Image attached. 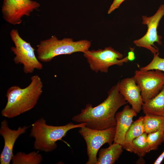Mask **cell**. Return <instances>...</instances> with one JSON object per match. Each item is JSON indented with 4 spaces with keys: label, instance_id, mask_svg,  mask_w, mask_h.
<instances>
[{
    "label": "cell",
    "instance_id": "6",
    "mask_svg": "<svg viewBox=\"0 0 164 164\" xmlns=\"http://www.w3.org/2000/svg\"><path fill=\"white\" fill-rule=\"evenodd\" d=\"M83 55L91 70L96 73H107L110 67L121 66L129 60L127 56L123 58L122 54L111 46L104 49L88 50L83 53Z\"/></svg>",
    "mask_w": 164,
    "mask_h": 164
},
{
    "label": "cell",
    "instance_id": "20",
    "mask_svg": "<svg viewBox=\"0 0 164 164\" xmlns=\"http://www.w3.org/2000/svg\"><path fill=\"white\" fill-rule=\"evenodd\" d=\"M147 140L150 151L156 150L164 142V130H160L147 134Z\"/></svg>",
    "mask_w": 164,
    "mask_h": 164
},
{
    "label": "cell",
    "instance_id": "12",
    "mask_svg": "<svg viewBox=\"0 0 164 164\" xmlns=\"http://www.w3.org/2000/svg\"><path fill=\"white\" fill-rule=\"evenodd\" d=\"M118 90L125 100L137 113L142 109L144 103L141 91L134 76L127 77L118 82Z\"/></svg>",
    "mask_w": 164,
    "mask_h": 164
},
{
    "label": "cell",
    "instance_id": "16",
    "mask_svg": "<svg viewBox=\"0 0 164 164\" xmlns=\"http://www.w3.org/2000/svg\"><path fill=\"white\" fill-rule=\"evenodd\" d=\"M143 119V116H142L133 122L127 132L125 142L122 145L123 149L126 151L130 152L132 141L145 132Z\"/></svg>",
    "mask_w": 164,
    "mask_h": 164
},
{
    "label": "cell",
    "instance_id": "5",
    "mask_svg": "<svg viewBox=\"0 0 164 164\" xmlns=\"http://www.w3.org/2000/svg\"><path fill=\"white\" fill-rule=\"evenodd\" d=\"M10 34L15 45L11 48V51L15 55L14 63L22 64L23 72L27 74L33 73L36 69L42 70L43 64L36 57L35 49L30 43L20 37L17 29L12 30Z\"/></svg>",
    "mask_w": 164,
    "mask_h": 164
},
{
    "label": "cell",
    "instance_id": "9",
    "mask_svg": "<svg viewBox=\"0 0 164 164\" xmlns=\"http://www.w3.org/2000/svg\"><path fill=\"white\" fill-rule=\"evenodd\" d=\"M164 15V5L162 4L152 16H142V23L147 25L148 29L143 37L133 41L134 43L136 46L145 48L153 54L159 52L158 49L154 43L156 42L159 45H162V37L158 35L157 28L159 22Z\"/></svg>",
    "mask_w": 164,
    "mask_h": 164
},
{
    "label": "cell",
    "instance_id": "13",
    "mask_svg": "<svg viewBox=\"0 0 164 164\" xmlns=\"http://www.w3.org/2000/svg\"><path fill=\"white\" fill-rule=\"evenodd\" d=\"M136 112L129 105H125L122 110L115 114L116 131L114 142L122 146L124 144L126 134L132 123L133 119L136 116Z\"/></svg>",
    "mask_w": 164,
    "mask_h": 164
},
{
    "label": "cell",
    "instance_id": "14",
    "mask_svg": "<svg viewBox=\"0 0 164 164\" xmlns=\"http://www.w3.org/2000/svg\"><path fill=\"white\" fill-rule=\"evenodd\" d=\"M122 146L114 143L106 148H101L98 152L96 164H114L123 152Z\"/></svg>",
    "mask_w": 164,
    "mask_h": 164
},
{
    "label": "cell",
    "instance_id": "18",
    "mask_svg": "<svg viewBox=\"0 0 164 164\" xmlns=\"http://www.w3.org/2000/svg\"><path fill=\"white\" fill-rule=\"evenodd\" d=\"M143 122L145 132L147 134L164 130V116L145 114Z\"/></svg>",
    "mask_w": 164,
    "mask_h": 164
},
{
    "label": "cell",
    "instance_id": "11",
    "mask_svg": "<svg viewBox=\"0 0 164 164\" xmlns=\"http://www.w3.org/2000/svg\"><path fill=\"white\" fill-rule=\"evenodd\" d=\"M29 126L19 127L16 130H12L8 125L7 121L4 119L1 122L0 134L3 137L4 146L0 155L1 164H9L14 155L13 149L15 143L21 135L25 133Z\"/></svg>",
    "mask_w": 164,
    "mask_h": 164
},
{
    "label": "cell",
    "instance_id": "10",
    "mask_svg": "<svg viewBox=\"0 0 164 164\" xmlns=\"http://www.w3.org/2000/svg\"><path fill=\"white\" fill-rule=\"evenodd\" d=\"M40 6L39 3L32 0H4L2 12L6 21L12 25H19L21 23L23 16H29Z\"/></svg>",
    "mask_w": 164,
    "mask_h": 164
},
{
    "label": "cell",
    "instance_id": "3",
    "mask_svg": "<svg viewBox=\"0 0 164 164\" xmlns=\"http://www.w3.org/2000/svg\"><path fill=\"white\" fill-rule=\"evenodd\" d=\"M85 126V123L74 124L72 122L62 126L49 125L44 119L41 118L32 124L29 135L35 138L33 147L35 149L50 152L56 148V142L65 137L69 131Z\"/></svg>",
    "mask_w": 164,
    "mask_h": 164
},
{
    "label": "cell",
    "instance_id": "21",
    "mask_svg": "<svg viewBox=\"0 0 164 164\" xmlns=\"http://www.w3.org/2000/svg\"><path fill=\"white\" fill-rule=\"evenodd\" d=\"M159 52L153 54L151 61L146 66L140 68V69L146 70H158L164 72V58L159 57Z\"/></svg>",
    "mask_w": 164,
    "mask_h": 164
},
{
    "label": "cell",
    "instance_id": "17",
    "mask_svg": "<svg viewBox=\"0 0 164 164\" xmlns=\"http://www.w3.org/2000/svg\"><path fill=\"white\" fill-rule=\"evenodd\" d=\"M41 154L33 151L28 154L19 152L14 155L12 159L13 164H39L43 160Z\"/></svg>",
    "mask_w": 164,
    "mask_h": 164
},
{
    "label": "cell",
    "instance_id": "23",
    "mask_svg": "<svg viewBox=\"0 0 164 164\" xmlns=\"http://www.w3.org/2000/svg\"><path fill=\"white\" fill-rule=\"evenodd\" d=\"M130 51L128 53L127 56L129 60L132 61L135 59L134 48H130Z\"/></svg>",
    "mask_w": 164,
    "mask_h": 164
},
{
    "label": "cell",
    "instance_id": "1",
    "mask_svg": "<svg viewBox=\"0 0 164 164\" xmlns=\"http://www.w3.org/2000/svg\"><path fill=\"white\" fill-rule=\"evenodd\" d=\"M118 82L108 92L106 98L101 103L93 107L87 104L81 112L72 118L78 123H85L86 126L97 130H103L116 125L115 114L121 107L128 102L118 90Z\"/></svg>",
    "mask_w": 164,
    "mask_h": 164
},
{
    "label": "cell",
    "instance_id": "4",
    "mask_svg": "<svg viewBox=\"0 0 164 164\" xmlns=\"http://www.w3.org/2000/svg\"><path fill=\"white\" fill-rule=\"evenodd\" d=\"M91 46V42L87 40L74 41L71 38L60 40L55 36H52L48 39L41 41L37 46V58L41 62H49L59 55L77 52L83 53L89 50Z\"/></svg>",
    "mask_w": 164,
    "mask_h": 164
},
{
    "label": "cell",
    "instance_id": "2",
    "mask_svg": "<svg viewBox=\"0 0 164 164\" xmlns=\"http://www.w3.org/2000/svg\"><path fill=\"white\" fill-rule=\"evenodd\" d=\"M43 84L37 75L32 76L29 85L24 88L14 85L7 90V102L2 110V115L12 118L29 111L36 105L43 92Z\"/></svg>",
    "mask_w": 164,
    "mask_h": 164
},
{
    "label": "cell",
    "instance_id": "8",
    "mask_svg": "<svg viewBox=\"0 0 164 164\" xmlns=\"http://www.w3.org/2000/svg\"><path fill=\"white\" fill-rule=\"evenodd\" d=\"M133 76L144 103L156 96L164 86V73L158 70H136Z\"/></svg>",
    "mask_w": 164,
    "mask_h": 164
},
{
    "label": "cell",
    "instance_id": "15",
    "mask_svg": "<svg viewBox=\"0 0 164 164\" xmlns=\"http://www.w3.org/2000/svg\"><path fill=\"white\" fill-rule=\"evenodd\" d=\"M142 109L145 114L164 116V86L156 96L143 103Z\"/></svg>",
    "mask_w": 164,
    "mask_h": 164
},
{
    "label": "cell",
    "instance_id": "22",
    "mask_svg": "<svg viewBox=\"0 0 164 164\" xmlns=\"http://www.w3.org/2000/svg\"><path fill=\"white\" fill-rule=\"evenodd\" d=\"M125 0H114L108 11V13L110 14L115 9L118 8L121 4Z\"/></svg>",
    "mask_w": 164,
    "mask_h": 164
},
{
    "label": "cell",
    "instance_id": "24",
    "mask_svg": "<svg viewBox=\"0 0 164 164\" xmlns=\"http://www.w3.org/2000/svg\"><path fill=\"white\" fill-rule=\"evenodd\" d=\"M164 159V151L154 162V164H160Z\"/></svg>",
    "mask_w": 164,
    "mask_h": 164
},
{
    "label": "cell",
    "instance_id": "19",
    "mask_svg": "<svg viewBox=\"0 0 164 164\" xmlns=\"http://www.w3.org/2000/svg\"><path fill=\"white\" fill-rule=\"evenodd\" d=\"M147 134L144 132L132 141L131 146V152L142 157L151 151L147 140Z\"/></svg>",
    "mask_w": 164,
    "mask_h": 164
},
{
    "label": "cell",
    "instance_id": "7",
    "mask_svg": "<svg viewBox=\"0 0 164 164\" xmlns=\"http://www.w3.org/2000/svg\"><path fill=\"white\" fill-rule=\"evenodd\" d=\"M116 126L103 130H97L86 126L81 128L80 134L84 140L87 145L88 160L86 164H96L97 155L101 147L107 143L109 145L114 141Z\"/></svg>",
    "mask_w": 164,
    "mask_h": 164
}]
</instances>
